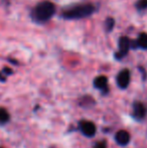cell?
<instances>
[{
  "label": "cell",
  "mask_w": 147,
  "mask_h": 148,
  "mask_svg": "<svg viewBox=\"0 0 147 148\" xmlns=\"http://www.w3.org/2000/svg\"><path fill=\"white\" fill-rule=\"evenodd\" d=\"M2 73H3L4 75H5L6 77L7 76H10V75H12V70L11 69H9V68H4L3 69V71H2Z\"/></svg>",
  "instance_id": "obj_14"
},
{
  "label": "cell",
  "mask_w": 147,
  "mask_h": 148,
  "mask_svg": "<svg viewBox=\"0 0 147 148\" xmlns=\"http://www.w3.org/2000/svg\"><path fill=\"white\" fill-rule=\"evenodd\" d=\"M51 148H55V147H51Z\"/></svg>",
  "instance_id": "obj_16"
},
{
  "label": "cell",
  "mask_w": 147,
  "mask_h": 148,
  "mask_svg": "<svg viewBox=\"0 0 147 148\" xmlns=\"http://www.w3.org/2000/svg\"><path fill=\"white\" fill-rule=\"evenodd\" d=\"M81 132L87 137H93L96 134V125L92 121H81L80 122Z\"/></svg>",
  "instance_id": "obj_6"
},
{
  "label": "cell",
  "mask_w": 147,
  "mask_h": 148,
  "mask_svg": "<svg viewBox=\"0 0 147 148\" xmlns=\"http://www.w3.org/2000/svg\"><path fill=\"white\" fill-rule=\"evenodd\" d=\"M0 148H3V147H0Z\"/></svg>",
  "instance_id": "obj_17"
},
{
  "label": "cell",
  "mask_w": 147,
  "mask_h": 148,
  "mask_svg": "<svg viewBox=\"0 0 147 148\" xmlns=\"http://www.w3.org/2000/svg\"><path fill=\"white\" fill-rule=\"evenodd\" d=\"M130 140H131V136H130L129 132H127L126 130H120L115 134V141L120 146L128 145Z\"/></svg>",
  "instance_id": "obj_7"
},
{
  "label": "cell",
  "mask_w": 147,
  "mask_h": 148,
  "mask_svg": "<svg viewBox=\"0 0 147 148\" xmlns=\"http://www.w3.org/2000/svg\"><path fill=\"white\" fill-rule=\"evenodd\" d=\"M10 115L8 111L4 108H0V125H4L9 121Z\"/></svg>",
  "instance_id": "obj_10"
},
{
  "label": "cell",
  "mask_w": 147,
  "mask_h": 148,
  "mask_svg": "<svg viewBox=\"0 0 147 148\" xmlns=\"http://www.w3.org/2000/svg\"><path fill=\"white\" fill-rule=\"evenodd\" d=\"M95 12V6L92 4H79L64 10L62 16L65 19H81L88 17Z\"/></svg>",
  "instance_id": "obj_1"
},
{
  "label": "cell",
  "mask_w": 147,
  "mask_h": 148,
  "mask_svg": "<svg viewBox=\"0 0 147 148\" xmlns=\"http://www.w3.org/2000/svg\"><path fill=\"white\" fill-rule=\"evenodd\" d=\"M6 81V76L2 72H0V82H5Z\"/></svg>",
  "instance_id": "obj_15"
},
{
  "label": "cell",
  "mask_w": 147,
  "mask_h": 148,
  "mask_svg": "<svg viewBox=\"0 0 147 148\" xmlns=\"http://www.w3.org/2000/svg\"><path fill=\"white\" fill-rule=\"evenodd\" d=\"M136 8L138 10H144L147 8V0H138L136 2Z\"/></svg>",
  "instance_id": "obj_12"
},
{
  "label": "cell",
  "mask_w": 147,
  "mask_h": 148,
  "mask_svg": "<svg viewBox=\"0 0 147 148\" xmlns=\"http://www.w3.org/2000/svg\"><path fill=\"white\" fill-rule=\"evenodd\" d=\"M114 25H115V20L113 19L112 17H109L106 19V22H105V26H106V30L108 32L113 30L114 28Z\"/></svg>",
  "instance_id": "obj_11"
},
{
  "label": "cell",
  "mask_w": 147,
  "mask_h": 148,
  "mask_svg": "<svg viewBox=\"0 0 147 148\" xmlns=\"http://www.w3.org/2000/svg\"><path fill=\"white\" fill-rule=\"evenodd\" d=\"M55 12V6L51 1H42L34 7L32 18L37 22H45L53 17Z\"/></svg>",
  "instance_id": "obj_2"
},
{
  "label": "cell",
  "mask_w": 147,
  "mask_h": 148,
  "mask_svg": "<svg viewBox=\"0 0 147 148\" xmlns=\"http://www.w3.org/2000/svg\"><path fill=\"white\" fill-rule=\"evenodd\" d=\"M94 148H107V143L106 141H100L95 145Z\"/></svg>",
  "instance_id": "obj_13"
},
{
  "label": "cell",
  "mask_w": 147,
  "mask_h": 148,
  "mask_svg": "<svg viewBox=\"0 0 147 148\" xmlns=\"http://www.w3.org/2000/svg\"><path fill=\"white\" fill-rule=\"evenodd\" d=\"M94 87L96 89L102 91L103 93H108V79L105 76H99L94 80Z\"/></svg>",
  "instance_id": "obj_8"
},
{
  "label": "cell",
  "mask_w": 147,
  "mask_h": 148,
  "mask_svg": "<svg viewBox=\"0 0 147 148\" xmlns=\"http://www.w3.org/2000/svg\"><path fill=\"white\" fill-rule=\"evenodd\" d=\"M131 47V41L128 37L122 36L119 39V51L115 53V58L117 60H121L125 57L129 51V49Z\"/></svg>",
  "instance_id": "obj_3"
},
{
  "label": "cell",
  "mask_w": 147,
  "mask_h": 148,
  "mask_svg": "<svg viewBox=\"0 0 147 148\" xmlns=\"http://www.w3.org/2000/svg\"><path fill=\"white\" fill-rule=\"evenodd\" d=\"M136 43H137V47H140L142 49H147V33H141L138 36Z\"/></svg>",
  "instance_id": "obj_9"
},
{
  "label": "cell",
  "mask_w": 147,
  "mask_h": 148,
  "mask_svg": "<svg viewBox=\"0 0 147 148\" xmlns=\"http://www.w3.org/2000/svg\"><path fill=\"white\" fill-rule=\"evenodd\" d=\"M130 79H131V76H130L129 70H127V69L122 70L116 78L118 87L120 89H126L130 84Z\"/></svg>",
  "instance_id": "obj_4"
},
{
  "label": "cell",
  "mask_w": 147,
  "mask_h": 148,
  "mask_svg": "<svg viewBox=\"0 0 147 148\" xmlns=\"http://www.w3.org/2000/svg\"><path fill=\"white\" fill-rule=\"evenodd\" d=\"M147 114V109L144 104L141 102H135L133 104V110H132V116L135 120L141 121L145 118Z\"/></svg>",
  "instance_id": "obj_5"
}]
</instances>
